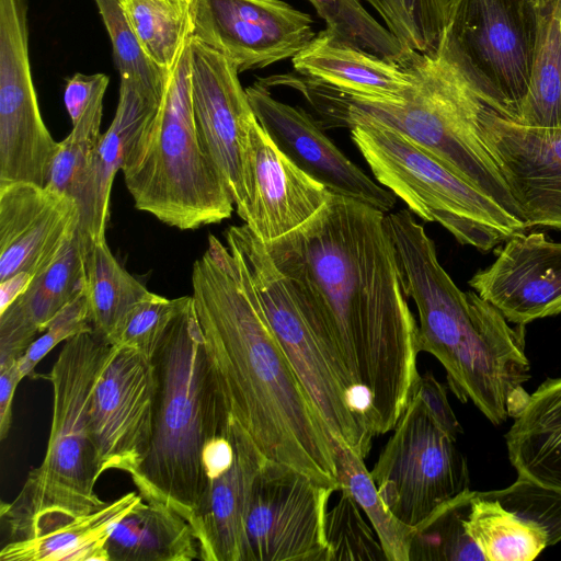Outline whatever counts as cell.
<instances>
[{
  "mask_svg": "<svg viewBox=\"0 0 561 561\" xmlns=\"http://www.w3.org/2000/svg\"><path fill=\"white\" fill-rule=\"evenodd\" d=\"M231 463L210 480L190 524L204 561H243L244 520L254 479L266 457L231 414Z\"/></svg>",
  "mask_w": 561,
  "mask_h": 561,
  "instance_id": "cell-22",
  "label": "cell"
},
{
  "mask_svg": "<svg viewBox=\"0 0 561 561\" xmlns=\"http://www.w3.org/2000/svg\"><path fill=\"white\" fill-rule=\"evenodd\" d=\"M34 276L21 272L0 282V312L9 307L31 284Z\"/></svg>",
  "mask_w": 561,
  "mask_h": 561,
  "instance_id": "cell-46",
  "label": "cell"
},
{
  "mask_svg": "<svg viewBox=\"0 0 561 561\" xmlns=\"http://www.w3.org/2000/svg\"><path fill=\"white\" fill-rule=\"evenodd\" d=\"M465 526L484 561H531L548 547L539 526L482 492L474 491Z\"/></svg>",
  "mask_w": 561,
  "mask_h": 561,
  "instance_id": "cell-30",
  "label": "cell"
},
{
  "mask_svg": "<svg viewBox=\"0 0 561 561\" xmlns=\"http://www.w3.org/2000/svg\"><path fill=\"white\" fill-rule=\"evenodd\" d=\"M142 501L139 493L129 492L48 533L8 540L0 551V560L108 561L106 543L112 531Z\"/></svg>",
  "mask_w": 561,
  "mask_h": 561,
  "instance_id": "cell-27",
  "label": "cell"
},
{
  "mask_svg": "<svg viewBox=\"0 0 561 561\" xmlns=\"http://www.w3.org/2000/svg\"><path fill=\"white\" fill-rule=\"evenodd\" d=\"M480 131L527 228L561 230V128L525 126L486 106Z\"/></svg>",
  "mask_w": 561,
  "mask_h": 561,
  "instance_id": "cell-18",
  "label": "cell"
},
{
  "mask_svg": "<svg viewBox=\"0 0 561 561\" xmlns=\"http://www.w3.org/2000/svg\"><path fill=\"white\" fill-rule=\"evenodd\" d=\"M515 122L561 128V0L543 11L529 90Z\"/></svg>",
  "mask_w": 561,
  "mask_h": 561,
  "instance_id": "cell-31",
  "label": "cell"
},
{
  "mask_svg": "<svg viewBox=\"0 0 561 561\" xmlns=\"http://www.w3.org/2000/svg\"><path fill=\"white\" fill-rule=\"evenodd\" d=\"M152 362L157 376L152 438L130 478L145 501L167 504L190 523L208 488L205 449L227 431L231 417L193 297L169 327Z\"/></svg>",
  "mask_w": 561,
  "mask_h": 561,
  "instance_id": "cell-4",
  "label": "cell"
},
{
  "mask_svg": "<svg viewBox=\"0 0 561 561\" xmlns=\"http://www.w3.org/2000/svg\"><path fill=\"white\" fill-rule=\"evenodd\" d=\"M245 91L262 128L300 170L332 194L355 199L383 213L393 208L396 195L353 163L309 113L275 99L259 81Z\"/></svg>",
  "mask_w": 561,
  "mask_h": 561,
  "instance_id": "cell-17",
  "label": "cell"
},
{
  "mask_svg": "<svg viewBox=\"0 0 561 561\" xmlns=\"http://www.w3.org/2000/svg\"><path fill=\"white\" fill-rule=\"evenodd\" d=\"M265 247L343 385L369 399L376 436L392 431L420 377V350L386 213L331 194Z\"/></svg>",
  "mask_w": 561,
  "mask_h": 561,
  "instance_id": "cell-1",
  "label": "cell"
},
{
  "mask_svg": "<svg viewBox=\"0 0 561 561\" xmlns=\"http://www.w3.org/2000/svg\"><path fill=\"white\" fill-rule=\"evenodd\" d=\"M58 148L31 72L27 0H0V182L46 186Z\"/></svg>",
  "mask_w": 561,
  "mask_h": 561,
  "instance_id": "cell-13",
  "label": "cell"
},
{
  "mask_svg": "<svg viewBox=\"0 0 561 561\" xmlns=\"http://www.w3.org/2000/svg\"><path fill=\"white\" fill-rule=\"evenodd\" d=\"M514 419L505 438L518 477L561 491V377L542 382Z\"/></svg>",
  "mask_w": 561,
  "mask_h": 561,
  "instance_id": "cell-26",
  "label": "cell"
},
{
  "mask_svg": "<svg viewBox=\"0 0 561 561\" xmlns=\"http://www.w3.org/2000/svg\"><path fill=\"white\" fill-rule=\"evenodd\" d=\"M470 287L510 322L526 325L561 313V242L543 232L518 233L495 250V260Z\"/></svg>",
  "mask_w": 561,
  "mask_h": 561,
  "instance_id": "cell-21",
  "label": "cell"
},
{
  "mask_svg": "<svg viewBox=\"0 0 561 561\" xmlns=\"http://www.w3.org/2000/svg\"><path fill=\"white\" fill-rule=\"evenodd\" d=\"M103 85H108V77L104 73H76L67 80L64 102L72 125L80 119L95 92Z\"/></svg>",
  "mask_w": 561,
  "mask_h": 561,
  "instance_id": "cell-44",
  "label": "cell"
},
{
  "mask_svg": "<svg viewBox=\"0 0 561 561\" xmlns=\"http://www.w3.org/2000/svg\"><path fill=\"white\" fill-rule=\"evenodd\" d=\"M107 85L101 87L88 104L70 134L59 142L46 186L67 194L78 203L101 139L103 99Z\"/></svg>",
  "mask_w": 561,
  "mask_h": 561,
  "instance_id": "cell-36",
  "label": "cell"
},
{
  "mask_svg": "<svg viewBox=\"0 0 561 561\" xmlns=\"http://www.w3.org/2000/svg\"><path fill=\"white\" fill-rule=\"evenodd\" d=\"M325 21L324 30L334 41L397 62L413 51L381 25L359 0H309Z\"/></svg>",
  "mask_w": 561,
  "mask_h": 561,
  "instance_id": "cell-35",
  "label": "cell"
},
{
  "mask_svg": "<svg viewBox=\"0 0 561 561\" xmlns=\"http://www.w3.org/2000/svg\"><path fill=\"white\" fill-rule=\"evenodd\" d=\"M370 476L390 512L412 527L448 500L470 490L466 457L415 392Z\"/></svg>",
  "mask_w": 561,
  "mask_h": 561,
  "instance_id": "cell-11",
  "label": "cell"
},
{
  "mask_svg": "<svg viewBox=\"0 0 561 561\" xmlns=\"http://www.w3.org/2000/svg\"><path fill=\"white\" fill-rule=\"evenodd\" d=\"M90 331H93V328L83 290L53 318L43 334L19 358V367L23 378L34 376L36 365L57 344Z\"/></svg>",
  "mask_w": 561,
  "mask_h": 561,
  "instance_id": "cell-42",
  "label": "cell"
},
{
  "mask_svg": "<svg viewBox=\"0 0 561 561\" xmlns=\"http://www.w3.org/2000/svg\"><path fill=\"white\" fill-rule=\"evenodd\" d=\"M108 561H192L201 550L192 525L171 506L140 502L115 526Z\"/></svg>",
  "mask_w": 561,
  "mask_h": 561,
  "instance_id": "cell-28",
  "label": "cell"
},
{
  "mask_svg": "<svg viewBox=\"0 0 561 561\" xmlns=\"http://www.w3.org/2000/svg\"><path fill=\"white\" fill-rule=\"evenodd\" d=\"M191 95L202 147L225 182L238 216L249 208L243 142L255 114L239 71L224 55L191 37Z\"/></svg>",
  "mask_w": 561,
  "mask_h": 561,
  "instance_id": "cell-15",
  "label": "cell"
},
{
  "mask_svg": "<svg viewBox=\"0 0 561 561\" xmlns=\"http://www.w3.org/2000/svg\"><path fill=\"white\" fill-rule=\"evenodd\" d=\"M340 490H347L369 518L388 561H409L415 527L398 519L386 506L364 458L332 436Z\"/></svg>",
  "mask_w": 561,
  "mask_h": 561,
  "instance_id": "cell-33",
  "label": "cell"
},
{
  "mask_svg": "<svg viewBox=\"0 0 561 561\" xmlns=\"http://www.w3.org/2000/svg\"><path fill=\"white\" fill-rule=\"evenodd\" d=\"M413 392L419 394L430 415L446 434L456 439L462 433L448 402L446 388L430 371L420 375Z\"/></svg>",
  "mask_w": 561,
  "mask_h": 561,
  "instance_id": "cell-43",
  "label": "cell"
},
{
  "mask_svg": "<svg viewBox=\"0 0 561 561\" xmlns=\"http://www.w3.org/2000/svg\"><path fill=\"white\" fill-rule=\"evenodd\" d=\"M403 275L417 309L420 352L436 357L449 389L494 425L515 417L529 394L525 325L511 327L474 290L462 291L438 261L434 241L407 209L387 215Z\"/></svg>",
  "mask_w": 561,
  "mask_h": 561,
  "instance_id": "cell-3",
  "label": "cell"
},
{
  "mask_svg": "<svg viewBox=\"0 0 561 561\" xmlns=\"http://www.w3.org/2000/svg\"><path fill=\"white\" fill-rule=\"evenodd\" d=\"M191 300L192 296L168 299L151 293L133 309L114 345L152 359L169 327Z\"/></svg>",
  "mask_w": 561,
  "mask_h": 561,
  "instance_id": "cell-40",
  "label": "cell"
},
{
  "mask_svg": "<svg viewBox=\"0 0 561 561\" xmlns=\"http://www.w3.org/2000/svg\"><path fill=\"white\" fill-rule=\"evenodd\" d=\"M225 237L241 256L264 314L331 436L365 459L376 436L373 426L332 367L265 243L245 224L230 226Z\"/></svg>",
  "mask_w": 561,
  "mask_h": 561,
  "instance_id": "cell-10",
  "label": "cell"
},
{
  "mask_svg": "<svg viewBox=\"0 0 561 561\" xmlns=\"http://www.w3.org/2000/svg\"><path fill=\"white\" fill-rule=\"evenodd\" d=\"M482 493L539 526L547 534L548 546L561 540V491L517 477L508 488Z\"/></svg>",
  "mask_w": 561,
  "mask_h": 561,
  "instance_id": "cell-41",
  "label": "cell"
},
{
  "mask_svg": "<svg viewBox=\"0 0 561 561\" xmlns=\"http://www.w3.org/2000/svg\"><path fill=\"white\" fill-rule=\"evenodd\" d=\"M79 221L73 197L31 182H1L0 282L45 271L73 239Z\"/></svg>",
  "mask_w": 561,
  "mask_h": 561,
  "instance_id": "cell-19",
  "label": "cell"
},
{
  "mask_svg": "<svg viewBox=\"0 0 561 561\" xmlns=\"http://www.w3.org/2000/svg\"><path fill=\"white\" fill-rule=\"evenodd\" d=\"M350 130L377 182L423 220L442 225L459 243L488 252L528 230L522 219L404 135L371 123Z\"/></svg>",
  "mask_w": 561,
  "mask_h": 561,
  "instance_id": "cell-8",
  "label": "cell"
},
{
  "mask_svg": "<svg viewBox=\"0 0 561 561\" xmlns=\"http://www.w3.org/2000/svg\"><path fill=\"white\" fill-rule=\"evenodd\" d=\"M340 492V500L324 518L327 561H388L353 495L345 489Z\"/></svg>",
  "mask_w": 561,
  "mask_h": 561,
  "instance_id": "cell-39",
  "label": "cell"
},
{
  "mask_svg": "<svg viewBox=\"0 0 561 561\" xmlns=\"http://www.w3.org/2000/svg\"><path fill=\"white\" fill-rule=\"evenodd\" d=\"M193 37L239 73L294 58L316 37L313 20L282 0H193Z\"/></svg>",
  "mask_w": 561,
  "mask_h": 561,
  "instance_id": "cell-16",
  "label": "cell"
},
{
  "mask_svg": "<svg viewBox=\"0 0 561 561\" xmlns=\"http://www.w3.org/2000/svg\"><path fill=\"white\" fill-rule=\"evenodd\" d=\"M333 492L266 458L252 485L243 561H327L324 518Z\"/></svg>",
  "mask_w": 561,
  "mask_h": 561,
  "instance_id": "cell-12",
  "label": "cell"
},
{
  "mask_svg": "<svg viewBox=\"0 0 561 561\" xmlns=\"http://www.w3.org/2000/svg\"><path fill=\"white\" fill-rule=\"evenodd\" d=\"M84 290L78 232L59 257L0 312V365L19 359L53 318Z\"/></svg>",
  "mask_w": 561,
  "mask_h": 561,
  "instance_id": "cell-25",
  "label": "cell"
},
{
  "mask_svg": "<svg viewBox=\"0 0 561 561\" xmlns=\"http://www.w3.org/2000/svg\"><path fill=\"white\" fill-rule=\"evenodd\" d=\"M107 30L116 67L126 78L162 99L168 70L154 64L142 49L119 0H94Z\"/></svg>",
  "mask_w": 561,
  "mask_h": 561,
  "instance_id": "cell-38",
  "label": "cell"
},
{
  "mask_svg": "<svg viewBox=\"0 0 561 561\" xmlns=\"http://www.w3.org/2000/svg\"><path fill=\"white\" fill-rule=\"evenodd\" d=\"M161 99L134 81L121 78L114 118L102 134L83 191L78 201V234L83 252L94 242L105 241L111 192L134 141L153 118Z\"/></svg>",
  "mask_w": 561,
  "mask_h": 561,
  "instance_id": "cell-23",
  "label": "cell"
},
{
  "mask_svg": "<svg viewBox=\"0 0 561 561\" xmlns=\"http://www.w3.org/2000/svg\"><path fill=\"white\" fill-rule=\"evenodd\" d=\"M190 41L169 72L156 115L134 141L122 168L135 207L180 230L218 224L231 217L234 206L198 137Z\"/></svg>",
  "mask_w": 561,
  "mask_h": 561,
  "instance_id": "cell-7",
  "label": "cell"
},
{
  "mask_svg": "<svg viewBox=\"0 0 561 561\" xmlns=\"http://www.w3.org/2000/svg\"><path fill=\"white\" fill-rule=\"evenodd\" d=\"M119 1L147 56L170 71L193 35V0Z\"/></svg>",
  "mask_w": 561,
  "mask_h": 561,
  "instance_id": "cell-32",
  "label": "cell"
},
{
  "mask_svg": "<svg viewBox=\"0 0 561 561\" xmlns=\"http://www.w3.org/2000/svg\"><path fill=\"white\" fill-rule=\"evenodd\" d=\"M413 53L435 49L443 36L449 0H365Z\"/></svg>",
  "mask_w": 561,
  "mask_h": 561,
  "instance_id": "cell-37",
  "label": "cell"
},
{
  "mask_svg": "<svg viewBox=\"0 0 561 561\" xmlns=\"http://www.w3.org/2000/svg\"><path fill=\"white\" fill-rule=\"evenodd\" d=\"M473 494H458L415 526L409 561H484L465 526Z\"/></svg>",
  "mask_w": 561,
  "mask_h": 561,
  "instance_id": "cell-34",
  "label": "cell"
},
{
  "mask_svg": "<svg viewBox=\"0 0 561 561\" xmlns=\"http://www.w3.org/2000/svg\"><path fill=\"white\" fill-rule=\"evenodd\" d=\"M23 379L19 359L0 365V437L4 439L11 428L12 402L15 389Z\"/></svg>",
  "mask_w": 561,
  "mask_h": 561,
  "instance_id": "cell-45",
  "label": "cell"
},
{
  "mask_svg": "<svg viewBox=\"0 0 561 561\" xmlns=\"http://www.w3.org/2000/svg\"><path fill=\"white\" fill-rule=\"evenodd\" d=\"M291 62L309 82L369 102L401 103L413 85L405 61L383 59L342 44L324 30Z\"/></svg>",
  "mask_w": 561,
  "mask_h": 561,
  "instance_id": "cell-24",
  "label": "cell"
},
{
  "mask_svg": "<svg viewBox=\"0 0 561 561\" xmlns=\"http://www.w3.org/2000/svg\"><path fill=\"white\" fill-rule=\"evenodd\" d=\"M192 289L231 414L266 458L339 491L331 433L273 332L241 256L210 234L193 264Z\"/></svg>",
  "mask_w": 561,
  "mask_h": 561,
  "instance_id": "cell-2",
  "label": "cell"
},
{
  "mask_svg": "<svg viewBox=\"0 0 561 561\" xmlns=\"http://www.w3.org/2000/svg\"><path fill=\"white\" fill-rule=\"evenodd\" d=\"M112 350L94 331L80 333L65 341L50 371L41 375L50 382L54 396L47 449L18 496L1 505L9 540L48 533L107 503L95 492L101 474L89 430V405Z\"/></svg>",
  "mask_w": 561,
  "mask_h": 561,
  "instance_id": "cell-6",
  "label": "cell"
},
{
  "mask_svg": "<svg viewBox=\"0 0 561 561\" xmlns=\"http://www.w3.org/2000/svg\"><path fill=\"white\" fill-rule=\"evenodd\" d=\"M405 62L413 85L401 103L358 100L311 82L301 90L331 126L389 127L524 221L481 136V114L488 105L439 46L412 53Z\"/></svg>",
  "mask_w": 561,
  "mask_h": 561,
  "instance_id": "cell-5",
  "label": "cell"
},
{
  "mask_svg": "<svg viewBox=\"0 0 561 561\" xmlns=\"http://www.w3.org/2000/svg\"><path fill=\"white\" fill-rule=\"evenodd\" d=\"M543 12L531 0H449L438 46L493 111L516 121Z\"/></svg>",
  "mask_w": 561,
  "mask_h": 561,
  "instance_id": "cell-9",
  "label": "cell"
},
{
  "mask_svg": "<svg viewBox=\"0 0 561 561\" xmlns=\"http://www.w3.org/2000/svg\"><path fill=\"white\" fill-rule=\"evenodd\" d=\"M536 7L541 10L542 12L546 11L548 8L551 7V4L556 1V0H531Z\"/></svg>",
  "mask_w": 561,
  "mask_h": 561,
  "instance_id": "cell-47",
  "label": "cell"
},
{
  "mask_svg": "<svg viewBox=\"0 0 561 561\" xmlns=\"http://www.w3.org/2000/svg\"><path fill=\"white\" fill-rule=\"evenodd\" d=\"M84 295L93 331L114 345L133 309L151 291L119 264L105 240L84 255Z\"/></svg>",
  "mask_w": 561,
  "mask_h": 561,
  "instance_id": "cell-29",
  "label": "cell"
},
{
  "mask_svg": "<svg viewBox=\"0 0 561 561\" xmlns=\"http://www.w3.org/2000/svg\"><path fill=\"white\" fill-rule=\"evenodd\" d=\"M243 169L249 197L244 224L264 243L302 226L332 194L276 147L256 116L243 142Z\"/></svg>",
  "mask_w": 561,
  "mask_h": 561,
  "instance_id": "cell-20",
  "label": "cell"
},
{
  "mask_svg": "<svg viewBox=\"0 0 561 561\" xmlns=\"http://www.w3.org/2000/svg\"><path fill=\"white\" fill-rule=\"evenodd\" d=\"M157 376L152 359L113 345L89 405V430L99 472L129 476L145 458L152 438Z\"/></svg>",
  "mask_w": 561,
  "mask_h": 561,
  "instance_id": "cell-14",
  "label": "cell"
}]
</instances>
